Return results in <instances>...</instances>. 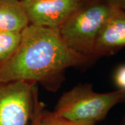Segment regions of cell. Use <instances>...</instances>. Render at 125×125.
<instances>
[{
  "instance_id": "cell-1",
  "label": "cell",
  "mask_w": 125,
  "mask_h": 125,
  "mask_svg": "<svg viewBox=\"0 0 125 125\" xmlns=\"http://www.w3.org/2000/svg\"><path fill=\"white\" fill-rule=\"evenodd\" d=\"M21 35L18 49L0 65V83L43 82L91 60L69 48L58 29L29 24Z\"/></svg>"
},
{
  "instance_id": "cell-2",
  "label": "cell",
  "mask_w": 125,
  "mask_h": 125,
  "mask_svg": "<svg viewBox=\"0 0 125 125\" xmlns=\"http://www.w3.org/2000/svg\"><path fill=\"white\" fill-rule=\"evenodd\" d=\"M113 8L108 0H83L58 31L69 48L92 59L97 38Z\"/></svg>"
},
{
  "instance_id": "cell-3",
  "label": "cell",
  "mask_w": 125,
  "mask_h": 125,
  "mask_svg": "<svg viewBox=\"0 0 125 125\" xmlns=\"http://www.w3.org/2000/svg\"><path fill=\"white\" fill-rule=\"evenodd\" d=\"M125 100V93L120 90L99 93L90 84H81L62 94L53 112L68 120L95 125Z\"/></svg>"
},
{
  "instance_id": "cell-4",
  "label": "cell",
  "mask_w": 125,
  "mask_h": 125,
  "mask_svg": "<svg viewBox=\"0 0 125 125\" xmlns=\"http://www.w3.org/2000/svg\"><path fill=\"white\" fill-rule=\"evenodd\" d=\"M36 83H0V125H30Z\"/></svg>"
},
{
  "instance_id": "cell-5",
  "label": "cell",
  "mask_w": 125,
  "mask_h": 125,
  "mask_svg": "<svg viewBox=\"0 0 125 125\" xmlns=\"http://www.w3.org/2000/svg\"><path fill=\"white\" fill-rule=\"evenodd\" d=\"M83 0H21L29 24L59 29Z\"/></svg>"
},
{
  "instance_id": "cell-6",
  "label": "cell",
  "mask_w": 125,
  "mask_h": 125,
  "mask_svg": "<svg viewBox=\"0 0 125 125\" xmlns=\"http://www.w3.org/2000/svg\"><path fill=\"white\" fill-rule=\"evenodd\" d=\"M125 47V10L113 6L95 42V57L111 56Z\"/></svg>"
},
{
  "instance_id": "cell-7",
  "label": "cell",
  "mask_w": 125,
  "mask_h": 125,
  "mask_svg": "<svg viewBox=\"0 0 125 125\" xmlns=\"http://www.w3.org/2000/svg\"><path fill=\"white\" fill-rule=\"evenodd\" d=\"M29 24L21 0H0V32L22 33Z\"/></svg>"
},
{
  "instance_id": "cell-8",
  "label": "cell",
  "mask_w": 125,
  "mask_h": 125,
  "mask_svg": "<svg viewBox=\"0 0 125 125\" xmlns=\"http://www.w3.org/2000/svg\"><path fill=\"white\" fill-rule=\"evenodd\" d=\"M21 33L0 32V65L6 61L18 49Z\"/></svg>"
},
{
  "instance_id": "cell-9",
  "label": "cell",
  "mask_w": 125,
  "mask_h": 125,
  "mask_svg": "<svg viewBox=\"0 0 125 125\" xmlns=\"http://www.w3.org/2000/svg\"><path fill=\"white\" fill-rule=\"evenodd\" d=\"M42 125H94L68 120L65 118L57 116L54 112L43 110L41 117Z\"/></svg>"
},
{
  "instance_id": "cell-10",
  "label": "cell",
  "mask_w": 125,
  "mask_h": 125,
  "mask_svg": "<svg viewBox=\"0 0 125 125\" xmlns=\"http://www.w3.org/2000/svg\"><path fill=\"white\" fill-rule=\"evenodd\" d=\"M45 109V104L42 102L40 101L38 97V88L34 94V105L33 112L30 125H41V117L43 110Z\"/></svg>"
},
{
  "instance_id": "cell-11",
  "label": "cell",
  "mask_w": 125,
  "mask_h": 125,
  "mask_svg": "<svg viewBox=\"0 0 125 125\" xmlns=\"http://www.w3.org/2000/svg\"><path fill=\"white\" fill-rule=\"evenodd\" d=\"M113 81L118 90L125 93V64L119 66L115 70Z\"/></svg>"
},
{
  "instance_id": "cell-12",
  "label": "cell",
  "mask_w": 125,
  "mask_h": 125,
  "mask_svg": "<svg viewBox=\"0 0 125 125\" xmlns=\"http://www.w3.org/2000/svg\"><path fill=\"white\" fill-rule=\"evenodd\" d=\"M111 4L125 10V0H108Z\"/></svg>"
},
{
  "instance_id": "cell-13",
  "label": "cell",
  "mask_w": 125,
  "mask_h": 125,
  "mask_svg": "<svg viewBox=\"0 0 125 125\" xmlns=\"http://www.w3.org/2000/svg\"><path fill=\"white\" fill-rule=\"evenodd\" d=\"M119 125H125V114L124 117H123V118H122V120L120 122V123L119 124Z\"/></svg>"
}]
</instances>
